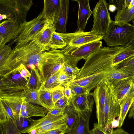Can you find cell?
Segmentation results:
<instances>
[{
	"mask_svg": "<svg viewBox=\"0 0 134 134\" xmlns=\"http://www.w3.org/2000/svg\"><path fill=\"white\" fill-rule=\"evenodd\" d=\"M69 0H61V7L59 16L55 23L56 30L62 33H66V26L69 8Z\"/></svg>",
	"mask_w": 134,
	"mask_h": 134,
	"instance_id": "obj_18",
	"label": "cell"
},
{
	"mask_svg": "<svg viewBox=\"0 0 134 134\" xmlns=\"http://www.w3.org/2000/svg\"><path fill=\"white\" fill-rule=\"evenodd\" d=\"M38 91H31L27 89L22 92L27 102L41 106L38 96Z\"/></svg>",
	"mask_w": 134,
	"mask_h": 134,
	"instance_id": "obj_32",
	"label": "cell"
},
{
	"mask_svg": "<svg viewBox=\"0 0 134 134\" xmlns=\"http://www.w3.org/2000/svg\"><path fill=\"white\" fill-rule=\"evenodd\" d=\"M22 92L0 94V99L5 101L9 106L15 118L21 111L37 109L40 107L27 102Z\"/></svg>",
	"mask_w": 134,
	"mask_h": 134,
	"instance_id": "obj_9",
	"label": "cell"
},
{
	"mask_svg": "<svg viewBox=\"0 0 134 134\" xmlns=\"http://www.w3.org/2000/svg\"><path fill=\"white\" fill-rule=\"evenodd\" d=\"M134 19V6L130 9L128 8L117 11L114 16L115 23L122 26L132 20Z\"/></svg>",
	"mask_w": 134,
	"mask_h": 134,
	"instance_id": "obj_22",
	"label": "cell"
},
{
	"mask_svg": "<svg viewBox=\"0 0 134 134\" xmlns=\"http://www.w3.org/2000/svg\"><path fill=\"white\" fill-rule=\"evenodd\" d=\"M126 132L127 134H130L126 131Z\"/></svg>",
	"mask_w": 134,
	"mask_h": 134,
	"instance_id": "obj_53",
	"label": "cell"
},
{
	"mask_svg": "<svg viewBox=\"0 0 134 134\" xmlns=\"http://www.w3.org/2000/svg\"><path fill=\"white\" fill-rule=\"evenodd\" d=\"M43 11L44 16L52 12L55 13V22L58 18L61 7V0H44Z\"/></svg>",
	"mask_w": 134,
	"mask_h": 134,
	"instance_id": "obj_24",
	"label": "cell"
},
{
	"mask_svg": "<svg viewBox=\"0 0 134 134\" xmlns=\"http://www.w3.org/2000/svg\"><path fill=\"white\" fill-rule=\"evenodd\" d=\"M108 88L107 80H105L99 85L91 93L96 104L98 123L100 121L102 115L108 96Z\"/></svg>",
	"mask_w": 134,
	"mask_h": 134,
	"instance_id": "obj_12",
	"label": "cell"
},
{
	"mask_svg": "<svg viewBox=\"0 0 134 134\" xmlns=\"http://www.w3.org/2000/svg\"><path fill=\"white\" fill-rule=\"evenodd\" d=\"M64 96L66 97L69 100L75 95L73 91L68 86L64 87Z\"/></svg>",
	"mask_w": 134,
	"mask_h": 134,
	"instance_id": "obj_41",
	"label": "cell"
},
{
	"mask_svg": "<svg viewBox=\"0 0 134 134\" xmlns=\"http://www.w3.org/2000/svg\"><path fill=\"white\" fill-rule=\"evenodd\" d=\"M76 77L71 76L67 75L64 72L62 68L61 69L58 81L61 86L65 87L68 86L69 83L76 79Z\"/></svg>",
	"mask_w": 134,
	"mask_h": 134,
	"instance_id": "obj_33",
	"label": "cell"
},
{
	"mask_svg": "<svg viewBox=\"0 0 134 134\" xmlns=\"http://www.w3.org/2000/svg\"><path fill=\"white\" fill-rule=\"evenodd\" d=\"M133 118L134 119V116L133 117Z\"/></svg>",
	"mask_w": 134,
	"mask_h": 134,
	"instance_id": "obj_54",
	"label": "cell"
},
{
	"mask_svg": "<svg viewBox=\"0 0 134 134\" xmlns=\"http://www.w3.org/2000/svg\"><path fill=\"white\" fill-rule=\"evenodd\" d=\"M32 0H0V13L7 19L18 17L20 24L26 21L27 13L33 4Z\"/></svg>",
	"mask_w": 134,
	"mask_h": 134,
	"instance_id": "obj_4",
	"label": "cell"
},
{
	"mask_svg": "<svg viewBox=\"0 0 134 134\" xmlns=\"http://www.w3.org/2000/svg\"><path fill=\"white\" fill-rule=\"evenodd\" d=\"M66 46L64 41L59 32H54L47 46L48 50L51 49H62Z\"/></svg>",
	"mask_w": 134,
	"mask_h": 134,
	"instance_id": "obj_28",
	"label": "cell"
},
{
	"mask_svg": "<svg viewBox=\"0 0 134 134\" xmlns=\"http://www.w3.org/2000/svg\"><path fill=\"white\" fill-rule=\"evenodd\" d=\"M93 26L91 31L104 36L111 21L108 11V4L105 0H100L93 9Z\"/></svg>",
	"mask_w": 134,
	"mask_h": 134,
	"instance_id": "obj_7",
	"label": "cell"
},
{
	"mask_svg": "<svg viewBox=\"0 0 134 134\" xmlns=\"http://www.w3.org/2000/svg\"><path fill=\"white\" fill-rule=\"evenodd\" d=\"M38 96L41 106L49 111L54 108L51 90L40 89L38 91Z\"/></svg>",
	"mask_w": 134,
	"mask_h": 134,
	"instance_id": "obj_25",
	"label": "cell"
},
{
	"mask_svg": "<svg viewBox=\"0 0 134 134\" xmlns=\"http://www.w3.org/2000/svg\"><path fill=\"white\" fill-rule=\"evenodd\" d=\"M102 42L97 41L88 43L78 47L69 55L76 59L85 60L89 56L102 47Z\"/></svg>",
	"mask_w": 134,
	"mask_h": 134,
	"instance_id": "obj_16",
	"label": "cell"
},
{
	"mask_svg": "<svg viewBox=\"0 0 134 134\" xmlns=\"http://www.w3.org/2000/svg\"><path fill=\"white\" fill-rule=\"evenodd\" d=\"M17 68L21 76L28 81V78L30 76V72L29 71L25 66L23 64H21Z\"/></svg>",
	"mask_w": 134,
	"mask_h": 134,
	"instance_id": "obj_37",
	"label": "cell"
},
{
	"mask_svg": "<svg viewBox=\"0 0 134 134\" xmlns=\"http://www.w3.org/2000/svg\"><path fill=\"white\" fill-rule=\"evenodd\" d=\"M65 110L58 108H54L49 111L47 113L53 116H60L64 114Z\"/></svg>",
	"mask_w": 134,
	"mask_h": 134,
	"instance_id": "obj_40",
	"label": "cell"
},
{
	"mask_svg": "<svg viewBox=\"0 0 134 134\" xmlns=\"http://www.w3.org/2000/svg\"><path fill=\"white\" fill-rule=\"evenodd\" d=\"M66 129L53 130L42 134H64L66 133Z\"/></svg>",
	"mask_w": 134,
	"mask_h": 134,
	"instance_id": "obj_42",
	"label": "cell"
},
{
	"mask_svg": "<svg viewBox=\"0 0 134 134\" xmlns=\"http://www.w3.org/2000/svg\"><path fill=\"white\" fill-rule=\"evenodd\" d=\"M69 105L80 112H89L91 113L94 100L91 93L80 95H75L69 100Z\"/></svg>",
	"mask_w": 134,
	"mask_h": 134,
	"instance_id": "obj_14",
	"label": "cell"
},
{
	"mask_svg": "<svg viewBox=\"0 0 134 134\" xmlns=\"http://www.w3.org/2000/svg\"><path fill=\"white\" fill-rule=\"evenodd\" d=\"M61 69L50 76L43 83L41 89L50 90L56 87L61 86L60 83L58 81V78L60 73Z\"/></svg>",
	"mask_w": 134,
	"mask_h": 134,
	"instance_id": "obj_31",
	"label": "cell"
},
{
	"mask_svg": "<svg viewBox=\"0 0 134 134\" xmlns=\"http://www.w3.org/2000/svg\"><path fill=\"white\" fill-rule=\"evenodd\" d=\"M113 128H112L110 134H112L113 131Z\"/></svg>",
	"mask_w": 134,
	"mask_h": 134,
	"instance_id": "obj_52",
	"label": "cell"
},
{
	"mask_svg": "<svg viewBox=\"0 0 134 134\" xmlns=\"http://www.w3.org/2000/svg\"><path fill=\"white\" fill-rule=\"evenodd\" d=\"M108 75V72L95 73L81 78L76 79L69 83L68 86H79L87 88L90 92L101 82L107 80Z\"/></svg>",
	"mask_w": 134,
	"mask_h": 134,
	"instance_id": "obj_13",
	"label": "cell"
},
{
	"mask_svg": "<svg viewBox=\"0 0 134 134\" xmlns=\"http://www.w3.org/2000/svg\"><path fill=\"white\" fill-rule=\"evenodd\" d=\"M134 37V25L127 23L120 26L111 20L103 39L110 47H125Z\"/></svg>",
	"mask_w": 134,
	"mask_h": 134,
	"instance_id": "obj_2",
	"label": "cell"
},
{
	"mask_svg": "<svg viewBox=\"0 0 134 134\" xmlns=\"http://www.w3.org/2000/svg\"><path fill=\"white\" fill-rule=\"evenodd\" d=\"M0 77V94L16 93L27 89L28 81L21 76L17 68Z\"/></svg>",
	"mask_w": 134,
	"mask_h": 134,
	"instance_id": "obj_6",
	"label": "cell"
},
{
	"mask_svg": "<svg viewBox=\"0 0 134 134\" xmlns=\"http://www.w3.org/2000/svg\"><path fill=\"white\" fill-rule=\"evenodd\" d=\"M64 56L54 63L43 68L39 72L42 80L43 84L51 76L63 68Z\"/></svg>",
	"mask_w": 134,
	"mask_h": 134,
	"instance_id": "obj_23",
	"label": "cell"
},
{
	"mask_svg": "<svg viewBox=\"0 0 134 134\" xmlns=\"http://www.w3.org/2000/svg\"><path fill=\"white\" fill-rule=\"evenodd\" d=\"M104 129L101 127L98 123L96 122L93 124L92 129L90 130L91 134H110Z\"/></svg>",
	"mask_w": 134,
	"mask_h": 134,
	"instance_id": "obj_38",
	"label": "cell"
},
{
	"mask_svg": "<svg viewBox=\"0 0 134 134\" xmlns=\"http://www.w3.org/2000/svg\"><path fill=\"white\" fill-rule=\"evenodd\" d=\"M114 68L125 73L134 75V56L124 60Z\"/></svg>",
	"mask_w": 134,
	"mask_h": 134,
	"instance_id": "obj_29",
	"label": "cell"
},
{
	"mask_svg": "<svg viewBox=\"0 0 134 134\" xmlns=\"http://www.w3.org/2000/svg\"><path fill=\"white\" fill-rule=\"evenodd\" d=\"M45 21L42 11L36 17L20 24L17 36L15 40L16 45L13 49H19L31 41L43 29Z\"/></svg>",
	"mask_w": 134,
	"mask_h": 134,
	"instance_id": "obj_3",
	"label": "cell"
},
{
	"mask_svg": "<svg viewBox=\"0 0 134 134\" xmlns=\"http://www.w3.org/2000/svg\"><path fill=\"white\" fill-rule=\"evenodd\" d=\"M64 87L61 86L56 87L51 90L52 97L53 103L54 104L64 95Z\"/></svg>",
	"mask_w": 134,
	"mask_h": 134,
	"instance_id": "obj_34",
	"label": "cell"
},
{
	"mask_svg": "<svg viewBox=\"0 0 134 134\" xmlns=\"http://www.w3.org/2000/svg\"><path fill=\"white\" fill-rule=\"evenodd\" d=\"M132 22L133 25H134V19L132 20ZM125 47H129L134 49V37Z\"/></svg>",
	"mask_w": 134,
	"mask_h": 134,
	"instance_id": "obj_46",
	"label": "cell"
},
{
	"mask_svg": "<svg viewBox=\"0 0 134 134\" xmlns=\"http://www.w3.org/2000/svg\"><path fill=\"white\" fill-rule=\"evenodd\" d=\"M131 0H125L122 9L127 8L129 7Z\"/></svg>",
	"mask_w": 134,
	"mask_h": 134,
	"instance_id": "obj_47",
	"label": "cell"
},
{
	"mask_svg": "<svg viewBox=\"0 0 134 134\" xmlns=\"http://www.w3.org/2000/svg\"><path fill=\"white\" fill-rule=\"evenodd\" d=\"M59 33L66 44V46L61 49L64 55L69 54L76 49L85 44L100 41L103 39L104 36L91 31L88 32L76 31L72 33Z\"/></svg>",
	"mask_w": 134,
	"mask_h": 134,
	"instance_id": "obj_5",
	"label": "cell"
},
{
	"mask_svg": "<svg viewBox=\"0 0 134 134\" xmlns=\"http://www.w3.org/2000/svg\"><path fill=\"white\" fill-rule=\"evenodd\" d=\"M108 87L106 102L101 119L98 124L101 127L110 133L113 128L111 125L112 121L116 117L120 116V103L115 102L113 100L109 86Z\"/></svg>",
	"mask_w": 134,
	"mask_h": 134,
	"instance_id": "obj_8",
	"label": "cell"
},
{
	"mask_svg": "<svg viewBox=\"0 0 134 134\" xmlns=\"http://www.w3.org/2000/svg\"><path fill=\"white\" fill-rule=\"evenodd\" d=\"M125 2L124 0H109L108 5L113 4L116 7L117 11L122 9Z\"/></svg>",
	"mask_w": 134,
	"mask_h": 134,
	"instance_id": "obj_39",
	"label": "cell"
},
{
	"mask_svg": "<svg viewBox=\"0 0 134 134\" xmlns=\"http://www.w3.org/2000/svg\"><path fill=\"white\" fill-rule=\"evenodd\" d=\"M30 120V124L21 131V133L42 134L52 130L67 128L66 116L65 114L53 116L47 113L39 119Z\"/></svg>",
	"mask_w": 134,
	"mask_h": 134,
	"instance_id": "obj_1",
	"label": "cell"
},
{
	"mask_svg": "<svg viewBox=\"0 0 134 134\" xmlns=\"http://www.w3.org/2000/svg\"><path fill=\"white\" fill-rule=\"evenodd\" d=\"M68 86L73 91L75 95H82L90 93L87 88L84 87L77 85H70Z\"/></svg>",
	"mask_w": 134,
	"mask_h": 134,
	"instance_id": "obj_35",
	"label": "cell"
},
{
	"mask_svg": "<svg viewBox=\"0 0 134 134\" xmlns=\"http://www.w3.org/2000/svg\"><path fill=\"white\" fill-rule=\"evenodd\" d=\"M129 110L128 117L130 119L134 116V101L132 103Z\"/></svg>",
	"mask_w": 134,
	"mask_h": 134,
	"instance_id": "obj_43",
	"label": "cell"
},
{
	"mask_svg": "<svg viewBox=\"0 0 134 134\" xmlns=\"http://www.w3.org/2000/svg\"><path fill=\"white\" fill-rule=\"evenodd\" d=\"M0 21H1L2 20L4 19H7V17L6 16L4 15L3 14H0Z\"/></svg>",
	"mask_w": 134,
	"mask_h": 134,
	"instance_id": "obj_50",
	"label": "cell"
},
{
	"mask_svg": "<svg viewBox=\"0 0 134 134\" xmlns=\"http://www.w3.org/2000/svg\"><path fill=\"white\" fill-rule=\"evenodd\" d=\"M8 118L16 122L15 117L11 108L5 101L0 99V123L5 121Z\"/></svg>",
	"mask_w": 134,
	"mask_h": 134,
	"instance_id": "obj_30",
	"label": "cell"
},
{
	"mask_svg": "<svg viewBox=\"0 0 134 134\" xmlns=\"http://www.w3.org/2000/svg\"><path fill=\"white\" fill-rule=\"evenodd\" d=\"M76 123L69 134H91L89 120L91 113L80 112Z\"/></svg>",
	"mask_w": 134,
	"mask_h": 134,
	"instance_id": "obj_17",
	"label": "cell"
},
{
	"mask_svg": "<svg viewBox=\"0 0 134 134\" xmlns=\"http://www.w3.org/2000/svg\"><path fill=\"white\" fill-rule=\"evenodd\" d=\"M131 89L133 91H134V82L132 84V85L131 87Z\"/></svg>",
	"mask_w": 134,
	"mask_h": 134,
	"instance_id": "obj_51",
	"label": "cell"
},
{
	"mask_svg": "<svg viewBox=\"0 0 134 134\" xmlns=\"http://www.w3.org/2000/svg\"><path fill=\"white\" fill-rule=\"evenodd\" d=\"M80 60L72 57L69 54L64 55L63 69L65 73L69 76L77 77L80 71V69L77 66V63Z\"/></svg>",
	"mask_w": 134,
	"mask_h": 134,
	"instance_id": "obj_20",
	"label": "cell"
},
{
	"mask_svg": "<svg viewBox=\"0 0 134 134\" xmlns=\"http://www.w3.org/2000/svg\"><path fill=\"white\" fill-rule=\"evenodd\" d=\"M20 27L18 17L15 16L0 24V47L16 38Z\"/></svg>",
	"mask_w": 134,
	"mask_h": 134,
	"instance_id": "obj_11",
	"label": "cell"
},
{
	"mask_svg": "<svg viewBox=\"0 0 134 134\" xmlns=\"http://www.w3.org/2000/svg\"><path fill=\"white\" fill-rule=\"evenodd\" d=\"M43 85L42 77L35 66L31 69L27 84V89L31 91H38Z\"/></svg>",
	"mask_w": 134,
	"mask_h": 134,
	"instance_id": "obj_21",
	"label": "cell"
},
{
	"mask_svg": "<svg viewBox=\"0 0 134 134\" xmlns=\"http://www.w3.org/2000/svg\"><path fill=\"white\" fill-rule=\"evenodd\" d=\"M69 105V100L65 96L59 99L54 104V108L65 109Z\"/></svg>",
	"mask_w": 134,
	"mask_h": 134,
	"instance_id": "obj_36",
	"label": "cell"
},
{
	"mask_svg": "<svg viewBox=\"0 0 134 134\" xmlns=\"http://www.w3.org/2000/svg\"><path fill=\"white\" fill-rule=\"evenodd\" d=\"M112 134H127L123 129L118 128L116 130H113Z\"/></svg>",
	"mask_w": 134,
	"mask_h": 134,
	"instance_id": "obj_44",
	"label": "cell"
},
{
	"mask_svg": "<svg viewBox=\"0 0 134 134\" xmlns=\"http://www.w3.org/2000/svg\"><path fill=\"white\" fill-rule=\"evenodd\" d=\"M64 114L66 116V133L69 134L76 123L78 113L74 109L69 105L65 108Z\"/></svg>",
	"mask_w": 134,
	"mask_h": 134,
	"instance_id": "obj_27",
	"label": "cell"
},
{
	"mask_svg": "<svg viewBox=\"0 0 134 134\" xmlns=\"http://www.w3.org/2000/svg\"><path fill=\"white\" fill-rule=\"evenodd\" d=\"M0 134H21V130L16 123L9 118L4 122L0 123Z\"/></svg>",
	"mask_w": 134,
	"mask_h": 134,
	"instance_id": "obj_26",
	"label": "cell"
},
{
	"mask_svg": "<svg viewBox=\"0 0 134 134\" xmlns=\"http://www.w3.org/2000/svg\"><path fill=\"white\" fill-rule=\"evenodd\" d=\"M134 6V0H131L129 5L128 8L129 9H130Z\"/></svg>",
	"mask_w": 134,
	"mask_h": 134,
	"instance_id": "obj_49",
	"label": "cell"
},
{
	"mask_svg": "<svg viewBox=\"0 0 134 134\" xmlns=\"http://www.w3.org/2000/svg\"><path fill=\"white\" fill-rule=\"evenodd\" d=\"M119 117L117 119H113L111 124L113 128L118 127L119 126Z\"/></svg>",
	"mask_w": 134,
	"mask_h": 134,
	"instance_id": "obj_45",
	"label": "cell"
},
{
	"mask_svg": "<svg viewBox=\"0 0 134 134\" xmlns=\"http://www.w3.org/2000/svg\"><path fill=\"white\" fill-rule=\"evenodd\" d=\"M134 82V76L120 79L107 80L113 100L120 103L130 91Z\"/></svg>",
	"mask_w": 134,
	"mask_h": 134,
	"instance_id": "obj_10",
	"label": "cell"
},
{
	"mask_svg": "<svg viewBox=\"0 0 134 134\" xmlns=\"http://www.w3.org/2000/svg\"><path fill=\"white\" fill-rule=\"evenodd\" d=\"M134 101V91L132 90L122 100L120 103V112L119 121V128L122 126L127 114Z\"/></svg>",
	"mask_w": 134,
	"mask_h": 134,
	"instance_id": "obj_19",
	"label": "cell"
},
{
	"mask_svg": "<svg viewBox=\"0 0 134 134\" xmlns=\"http://www.w3.org/2000/svg\"><path fill=\"white\" fill-rule=\"evenodd\" d=\"M79 5L78 19L77 23V28L76 31H84L87 21L92 13L91 9L89 0H74Z\"/></svg>",
	"mask_w": 134,
	"mask_h": 134,
	"instance_id": "obj_15",
	"label": "cell"
},
{
	"mask_svg": "<svg viewBox=\"0 0 134 134\" xmlns=\"http://www.w3.org/2000/svg\"><path fill=\"white\" fill-rule=\"evenodd\" d=\"M108 10L111 12H114L116 10V7L113 4L108 5Z\"/></svg>",
	"mask_w": 134,
	"mask_h": 134,
	"instance_id": "obj_48",
	"label": "cell"
}]
</instances>
